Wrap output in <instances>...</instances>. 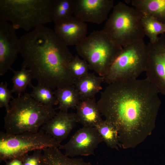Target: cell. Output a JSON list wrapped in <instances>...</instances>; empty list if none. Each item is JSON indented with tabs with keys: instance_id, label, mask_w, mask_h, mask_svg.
Instances as JSON below:
<instances>
[{
	"instance_id": "cell-28",
	"label": "cell",
	"mask_w": 165,
	"mask_h": 165,
	"mask_svg": "<svg viewBox=\"0 0 165 165\" xmlns=\"http://www.w3.org/2000/svg\"><path fill=\"white\" fill-rule=\"evenodd\" d=\"M6 165H23L22 159L15 158L5 161Z\"/></svg>"
},
{
	"instance_id": "cell-20",
	"label": "cell",
	"mask_w": 165,
	"mask_h": 165,
	"mask_svg": "<svg viewBox=\"0 0 165 165\" xmlns=\"http://www.w3.org/2000/svg\"><path fill=\"white\" fill-rule=\"evenodd\" d=\"M74 13V0H55L51 16L55 24L66 20Z\"/></svg>"
},
{
	"instance_id": "cell-22",
	"label": "cell",
	"mask_w": 165,
	"mask_h": 165,
	"mask_svg": "<svg viewBox=\"0 0 165 165\" xmlns=\"http://www.w3.org/2000/svg\"><path fill=\"white\" fill-rule=\"evenodd\" d=\"M12 70L14 74L12 79L13 83L12 91L16 93L18 96L21 95L22 93H25L28 86H32V75L29 70L23 66L20 70Z\"/></svg>"
},
{
	"instance_id": "cell-12",
	"label": "cell",
	"mask_w": 165,
	"mask_h": 165,
	"mask_svg": "<svg viewBox=\"0 0 165 165\" xmlns=\"http://www.w3.org/2000/svg\"><path fill=\"white\" fill-rule=\"evenodd\" d=\"M114 6L113 0H74V14L84 22L100 24L107 20Z\"/></svg>"
},
{
	"instance_id": "cell-26",
	"label": "cell",
	"mask_w": 165,
	"mask_h": 165,
	"mask_svg": "<svg viewBox=\"0 0 165 165\" xmlns=\"http://www.w3.org/2000/svg\"><path fill=\"white\" fill-rule=\"evenodd\" d=\"M11 90L8 88L6 82H1L0 84V107L5 108L6 112L9 110L10 100L13 98Z\"/></svg>"
},
{
	"instance_id": "cell-16",
	"label": "cell",
	"mask_w": 165,
	"mask_h": 165,
	"mask_svg": "<svg viewBox=\"0 0 165 165\" xmlns=\"http://www.w3.org/2000/svg\"><path fill=\"white\" fill-rule=\"evenodd\" d=\"M104 77L89 73L86 75L76 79L74 85L81 100L92 98L102 89Z\"/></svg>"
},
{
	"instance_id": "cell-27",
	"label": "cell",
	"mask_w": 165,
	"mask_h": 165,
	"mask_svg": "<svg viewBox=\"0 0 165 165\" xmlns=\"http://www.w3.org/2000/svg\"><path fill=\"white\" fill-rule=\"evenodd\" d=\"M42 151V150H36L31 155L27 154L24 155L22 158L23 165H42L41 159Z\"/></svg>"
},
{
	"instance_id": "cell-14",
	"label": "cell",
	"mask_w": 165,
	"mask_h": 165,
	"mask_svg": "<svg viewBox=\"0 0 165 165\" xmlns=\"http://www.w3.org/2000/svg\"><path fill=\"white\" fill-rule=\"evenodd\" d=\"M77 123L75 113L60 111L41 129L61 143L68 137Z\"/></svg>"
},
{
	"instance_id": "cell-9",
	"label": "cell",
	"mask_w": 165,
	"mask_h": 165,
	"mask_svg": "<svg viewBox=\"0 0 165 165\" xmlns=\"http://www.w3.org/2000/svg\"><path fill=\"white\" fill-rule=\"evenodd\" d=\"M147 60L145 72L146 79L165 95V34L148 45Z\"/></svg>"
},
{
	"instance_id": "cell-10",
	"label": "cell",
	"mask_w": 165,
	"mask_h": 165,
	"mask_svg": "<svg viewBox=\"0 0 165 165\" xmlns=\"http://www.w3.org/2000/svg\"><path fill=\"white\" fill-rule=\"evenodd\" d=\"M103 140L95 127H83L78 130L65 144L58 147L67 156L94 155L95 149Z\"/></svg>"
},
{
	"instance_id": "cell-18",
	"label": "cell",
	"mask_w": 165,
	"mask_h": 165,
	"mask_svg": "<svg viewBox=\"0 0 165 165\" xmlns=\"http://www.w3.org/2000/svg\"><path fill=\"white\" fill-rule=\"evenodd\" d=\"M132 5L141 14L165 24V0H132Z\"/></svg>"
},
{
	"instance_id": "cell-5",
	"label": "cell",
	"mask_w": 165,
	"mask_h": 165,
	"mask_svg": "<svg viewBox=\"0 0 165 165\" xmlns=\"http://www.w3.org/2000/svg\"><path fill=\"white\" fill-rule=\"evenodd\" d=\"M141 16L134 8L119 2L114 6L103 29L115 43L124 47L144 40Z\"/></svg>"
},
{
	"instance_id": "cell-11",
	"label": "cell",
	"mask_w": 165,
	"mask_h": 165,
	"mask_svg": "<svg viewBox=\"0 0 165 165\" xmlns=\"http://www.w3.org/2000/svg\"><path fill=\"white\" fill-rule=\"evenodd\" d=\"M16 29L9 22L0 19V76L9 69L20 53V41Z\"/></svg>"
},
{
	"instance_id": "cell-8",
	"label": "cell",
	"mask_w": 165,
	"mask_h": 165,
	"mask_svg": "<svg viewBox=\"0 0 165 165\" xmlns=\"http://www.w3.org/2000/svg\"><path fill=\"white\" fill-rule=\"evenodd\" d=\"M61 145L49 135L41 130L35 133L26 132L16 135L0 132V161L23 157L31 151Z\"/></svg>"
},
{
	"instance_id": "cell-24",
	"label": "cell",
	"mask_w": 165,
	"mask_h": 165,
	"mask_svg": "<svg viewBox=\"0 0 165 165\" xmlns=\"http://www.w3.org/2000/svg\"><path fill=\"white\" fill-rule=\"evenodd\" d=\"M31 97L38 102L47 106L53 107L58 104L53 89L38 83L35 86H32Z\"/></svg>"
},
{
	"instance_id": "cell-13",
	"label": "cell",
	"mask_w": 165,
	"mask_h": 165,
	"mask_svg": "<svg viewBox=\"0 0 165 165\" xmlns=\"http://www.w3.org/2000/svg\"><path fill=\"white\" fill-rule=\"evenodd\" d=\"M87 24L73 16L55 24L56 35L67 46H77L87 36Z\"/></svg>"
},
{
	"instance_id": "cell-7",
	"label": "cell",
	"mask_w": 165,
	"mask_h": 165,
	"mask_svg": "<svg viewBox=\"0 0 165 165\" xmlns=\"http://www.w3.org/2000/svg\"><path fill=\"white\" fill-rule=\"evenodd\" d=\"M147 47L144 40L123 47L108 71L103 77L108 84L126 79H137L145 72Z\"/></svg>"
},
{
	"instance_id": "cell-4",
	"label": "cell",
	"mask_w": 165,
	"mask_h": 165,
	"mask_svg": "<svg viewBox=\"0 0 165 165\" xmlns=\"http://www.w3.org/2000/svg\"><path fill=\"white\" fill-rule=\"evenodd\" d=\"M55 0H0V19L10 22L15 28L28 31L52 22Z\"/></svg>"
},
{
	"instance_id": "cell-23",
	"label": "cell",
	"mask_w": 165,
	"mask_h": 165,
	"mask_svg": "<svg viewBox=\"0 0 165 165\" xmlns=\"http://www.w3.org/2000/svg\"><path fill=\"white\" fill-rule=\"evenodd\" d=\"M109 147L119 150L120 145L117 133L113 126L110 122L103 120L95 127Z\"/></svg>"
},
{
	"instance_id": "cell-1",
	"label": "cell",
	"mask_w": 165,
	"mask_h": 165,
	"mask_svg": "<svg viewBox=\"0 0 165 165\" xmlns=\"http://www.w3.org/2000/svg\"><path fill=\"white\" fill-rule=\"evenodd\" d=\"M159 93L146 78L116 82L101 93L100 112L116 130L120 147L134 148L151 134L161 104Z\"/></svg>"
},
{
	"instance_id": "cell-19",
	"label": "cell",
	"mask_w": 165,
	"mask_h": 165,
	"mask_svg": "<svg viewBox=\"0 0 165 165\" xmlns=\"http://www.w3.org/2000/svg\"><path fill=\"white\" fill-rule=\"evenodd\" d=\"M54 93L58 102L57 108L60 111L68 112L70 108H75L81 101L74 85L57 88Z\"/></svg>"
},
{
	"instance_id": "cell-6",
	"label": "cell",
	"mask_w": 165,
	"mask_h": 165,
	"mask_svg": "<svg viewBox=\"0 0 165 165\" xmlns=\"http://www.w3.org/2000/svg\"><path fill=\"white\" fill-rule=\"evenodd\" d=\"M90 69L104 77L123 47L115 43L103 29L94 31L75 46Z\"/></svg>"
},
{
	"instance_id": "cell-21",
	"label": "cell",
	"mask_w": 165,
	"mask_h": 165,
	"mask_svg": "<svg viewBox=\"0 0 165 165\" xmlns=\"http://www.w3.org/2000/svg\"><path fill=\"white\" fill-rule=\"evenodd\" d=\"M141 14L142 27L145 35L149 38L150 42L155 41L159 35L165 34V24L149 15Z\"/></svg>"
},
{
	"instance_id": "cell-17",
	"label": "cell",
	"mask_w": 165,
	"mask_h": 165,
	"mask_svg": "<svg viewBox=\"0 0 165 165\" xmlns=\"http://www.w3.org/2000/svg\"><path fill=\"white\" fill-rule=\"evenodd\" d=\"M42 151V165H94L82 158H69L62 153L58 147L48 148Z\"/></svg>"
},
{
	"instance_id": "cell-3",
	"label": "cell",
	"mask_w": 165,
	"mask_h": 165,
	"mask_svg": "<svg viewBox=\"0 0 165 165\" xmlns=\"http://www.w3.org/2000/svg\"><path fill=\"white\" fill-rule=\"evenodd\" d=\"M10 105L4 117L6 133L10 134L37 133L57 113L53 107L38 102L27 93L13 98Z\"/></svg>"
},
{
	"instance_id": "cell-2",
	"label": "cell",
	"mask_w": 165,
	"mask_h": 165,
	"mask_svg": "<svg viewBox=\"0 0 165 165\" xmlns=\"http://www.w3.org/2000/svg\"><path fill=\"white\" fill-rule=\"evenodd\" d=\"M20 39L22 66L38 83L54 89L74 85L69 68L74 56L54 31L40 25Z\"/></svg>"
},
{
	"instance_id": "cell-25",
	"label": "cell",
	"mask_w": 165,
	"mask_h": 165,
	"mask_svg": "<svg viewBox=\"0 0 165 165\" xmlns=\"http://www.w3.org/2000/svg\"><path fill=\"white\" fill-rule=\"evenodd\" d=\"M69 68L71 74L76 79L87 75L90 69L87 62L77 55L74 56L69 64Z\"/></svg>"
},
{
	"instance_id": "cell-15",
	"label": "cell",
	"mask_w": 165,
	"mask_h": 165,
	"mask_svg": "<svg viewBox=\"0 0 165 165\" xmlns=\"http://www.w3.org/2000/svg\"><path fill=\"white\" fill-rule=\"evenodd\" d=\"M75 108L78 123L83 127H95L103 120L94 97L81 100Z\"/></svg>"
}]
</instances>
